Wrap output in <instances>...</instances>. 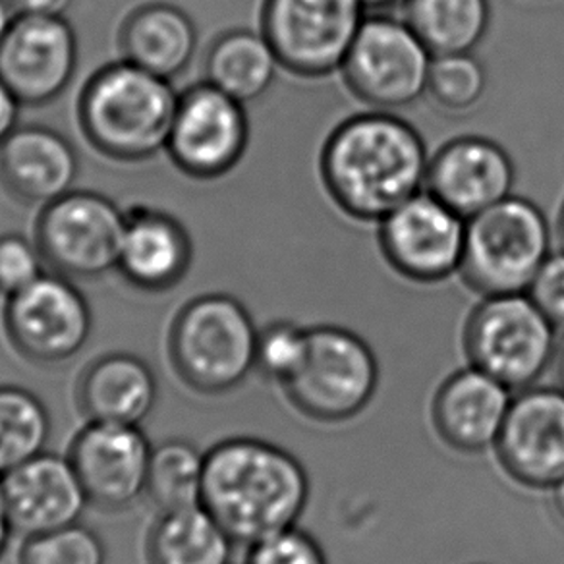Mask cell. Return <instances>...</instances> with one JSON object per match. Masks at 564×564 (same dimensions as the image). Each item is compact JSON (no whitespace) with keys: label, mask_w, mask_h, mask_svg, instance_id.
<instances>
[{"label":"cell","mask_w":564,"mask_h":564,"mask_svg":"<svg viewBox=\"0 0 564 564\" xmlns=\"http://www.w3.org/2000/svg\"><path fill=\"white\" fill-rule=\"evenodd\" d=\"M45 265L40 246H33L24 236H0V294L4 299L24 291L37 281Z\"/></svg>","instance_id":"cell-33"},{"label":"cell","mask_w":564,"mask_h":564,"mask_svg":"<svg viewBox=\"0 0 564 564\" xmlns=\"http://www.w3.org/2000/svg\"><path fill=\"white\" fill-rule=\"evenodd\" d=\"M74 0H12L17 14L33 17H64Z\"/></svg>","instance_id":"cell-36"},{"label":"cell","mask_w":564,"mask_h":564,"mask_svg":"<svg viewBox=\"0 0 564 564\" xmlns=\"http://www.w3.org/2000/svg\"><path fill=\"white\" fill-rule=\"evenodd\" d=\"M158 400L155 371L133 354H105L84 369L76 384V402L87 422L140 425Z\"/></svg>","instance_id":"cell-22"},{"label":"cell","mask_w":564,"mask_h":564,"mask_svg":"<svg viewBox=\"0 0 564 564\" xmlns=\"http://www.w3.org/2000/svg\"><path fill=\"white\" fill-rule=\"evenodd\" d=\"M246 564H329L322 543L292 525L250 545Z\"/></svg>","instance_id":"cell-32"},{"label":"cell","mask_w":564,"mask_h":564,"mask_svg":"<svg viewBox=\"0 0 564 564\" xmlns=\"http://www.w3.org/2000/svg\"><path fill=\"white\" fill-rule=\"evenodd\" d=\"M406 22L433 56L474 53L491 25L489 0H402Z\"/></svg>","instance_id":"cell-26"},{"label":"cell","mask_w":564,"mask_h":564,"mask_svg":"<svg viewBox=\"0 0 564 564\" xmlns=\"http://www.w3.org/2000/svg\"><path fill=\"white\" fill-rule=\"evenodd\" d=\"M377 225L381 256L406 281L440 284L460 271L466 219L427 189Z\"/></svg>","instance_id":"cell-12"},{"label":"cell","mask_w":564,"mask_h":564,"mask_svg":"<svg viewBox=\"0 0 564 564\" xmlns=\"http://www.w3.org/2000/svg\"><path fill=\"white\" fill-rule=\"evenodd\" d=\"M397 2H399V0H360V4L366 9V12H368V10L389 9V7L397 4Z\"/></svg>","instance_id":"cell-40"},{"label":"cell","mask_w":564,"mask_h":564,"mask_svg":"<svg viewBox=\"0 0 564 564\" xmlns=\"http://www.w3.org/2000/svg\"><path fill=\"white\" fill-rule=\"evenodd\" d=\"M235 540L204 505L165 510L145 541L148 564H230Z\"/></svg>","instance_id":"cell-24"},{"label":"cell","mask_w":564,"mask_h":564,"mask_svg":"<svg viewBox=\"0 0 564 564\" xmlns=\"http://www.w3.org/2000/svg\"><path fill=\"white\" fill-rule=\"evenodd\" d=\"M76 178V151L51 128L18 126L0 145V181L24 204H53L72 192Z\"/></svg>","instance_id":"cell-20"},{"label":"cell","mask_w":564,"mask_h":564,"mask_svg":"<svg viewBox=\"0 0 564 564\" xmlns=\"http://www.w3.org/2000/svg\"><path fill=\"white\" fill-rule=\"evenodd\" d=\"M556 376H558L561 387L564 389V343L563 346L558 348V352H556Z\"/></svg>","instance_id":"cell-41"},{"label":"cell","mask_w":564,"mask_h":564,"mask_svg":"<svg viewBox=\"0 0 564 564\" xmlns=\"http://www.w3.org/2000/svg\"><path fill=\"white\" fill-rule=\"evenodd\" d=\"M0 484L12 528L25 538L76 524L89 505L70 458L47 451L4 474Z\"/></svg>","instance_id":"cell-18"},{"label":"cell","mask_w":564,"mask_h":564,"mask_svg":"<svg viewBox=\"0 0 564 564\" xmlns=\"http://www.w3.org/2000/svg\"><path fill=\"white\" fill-rule=\"evenodd\" d=\"M151 453L140 425L87 422L72 441L68 458L89 505L105 512H124L148 494Z\"/></svg>","instance_id":"cell-14"},{"label":"cell","mask_w":564,"mask_h":564,"mask_svg":"<svg viewBox=\"0 0 564 564\" xmlns=\"http://www.w3.org/2000/svg\"><path fill=\"white\" fill-rule=\"evenodd\" d=\"M433 55L404 20L366 17L340 74L373 110L406 109L427 94Z\"/></svg>","instance_id":"cell-9"},{"label":"cell","mask_w":564,"mask_h":564,"mask_svg":"<svg viewBox=\"0 0 564 564\" xmlns=\"http://www.w3.org/2000/svg\"><path fill=\"white\" fill-rule=\"evenodd\" d=\"M551 491H553V497H551L553 510H555L556 518L561 520V524L564 525V479H561Z\"/></svg>","instance_id":"cell-39"},{"label":"cell","mask_w":564,"mask_h":564,"mask_svg":"<svg viewBox=\"0 0 564 564\" xmlns=\"http://www.w3.org/2000/svg\"><path fill=\"white\" fill-rule=\"evenodd\" d=\"M556 333L528 294L487 296L464 327V350L474 368L524 391L556 356Z\"/></svg>","instance_id":"cell-7"},{"label":"cell","mask_w":564,"mask_h":564,"mask_svg":"<svg viewBox=\"0 0 564 564\" xmlns=\"http://www.w3.org/2000/svg\"><path fill=\"white\" fill-rule=\"evenodd\" d=\"M250 143V120L243 102L209 82L181 94L166 153L182 173L213 181L230 173Z\"/></svg>","instance_id":"cell-13"},{"label":"cell","mask_w":564,"mask_h":564,"mask_svg":"<svg viewBox=\"0 0 564 564\" xmlns=\"http://www.w3.org/2000/svg\"><path fill=\"white\" fill-rule=\"evenodd\" d=\"M487 91V72L474 53L433 56L427 95L451 112H466L478 105Z\"/></svg>","instance_id":"cell-29"},{"label":"cell","mask_w":564,"mask_h":564,"mask_svg":"<svg viewBox=\"0 0 564 564\" xmlns=\"http://www.w3.org/2000/svg\"><path fill=\"white\" fill-rule=\"evenodd\" d=\"M205 455L186 440L163 441L151 453L148 494L159 512L202 505Z\"/></svg>","instance_id":"cell-28"},{"label":"cell","mask_w":564,"mask_h":564,"mask_svg":"<svg viewBox=\"0 0 564 564\" xmlns=\"http://www.w3.org/2000/svg\"><path fill=\"white\" fill-rule=\"evenodd\" d=\"M14 18H17V10H14L12 0H0V43L7 37Z\"/></svg>","instance_id":"cell-38"},{"label":"cell","mask_w":564,"mask_h":564,"mask_svg":"<svg viewBox=\"0 0 564 564\" xmlns=\"http://www.w3.org/2000/svg\"><path fill=\"white\" fill-rule=\"evenodd\" d=\"M22 105L18 101L9 86L0 78V145L18 128Z\"/></svg>","instance_id":"cell-35"},{"label":"cell","mask_w":564,"mask_h":564,"mask_svg":"<svg viewBox=\"0 0 564 564\" xmlns=\"http://www.w3.org/2000/svg\"><path fill=\"white\" fill-rule=\"evenodd\" d=\"M310 501V476L286 448L256 437H230L205 453L202 505L235 543L253 545L299 525Z\"/></svg>","instance_id":"cell-2"},{"label":"cell","mask_w":564,"mask_h":564,"mask_svg":"<svg viewBox=\"0 0 564 564\" xmlns=\"http://www.w3.org/2000/svg\"><path fill=\"white\" fill-rule=\"evenodd\" d=\"M20 564H107L101 535L82 522L25 538Z\"/></svg>","instance_id":"cell-30"},{"label":"cell","mask_w":564,"mask_h":564,"mask_svg":"<svg viewBox=\"0 0 564 564\" xmlns=\"http://www.w3.org/2000/svg\"><path fill=\"white\" fill-rule=\"evenodd\" d=\"M558 236H561V242H563L564 248V204L563 209H561V215H558Z\"/></svg>","instance_id":"cell-42"},{"label":"cell","mask_w":564,"mask_h":564,"mask_svg":"<svg viewBox=\"0 0 564 564\" xmlns=\"http://www.w3.org/2000/svg\"><path fill=\"white\" fill-rule=\"evenodd\" d=\"M495 453L512 481L553 489L564 479V389L528 387L512 397Z\"/></svg>","instance_id":"cell-15"},{"label":"cell","mask_w":564,"mask_h":564,"mask_svg":"<svg viewBox=\"0 0 564 564\" xmlns=\"http://www.w3.org/2000/svg\"><path fill=\"white\" fill-rule=\"evenodd\" d=\"M197 45L192 18L173 4H148L132 12L120 32V51L128 63L173 82L188 68Z\"/></svg>","instance_id":"cell-23"},{"label":"cell","mask_w":564,"mask_h":564,"mask_svg":"<svg viewBox=\"0 0 564 564\" xmlns=\"http://www.w3.org/2000/svg\"><path fill=\"white\" fill-rule=\"evenodd\" d=\"M181 94L128 61L95 72L79 97V126L102 155L140 163L166 151Z\"/></svg>","instance_id":"cell-3"},{"label":"cell","mask_w":564,"mask_h":564,"mask_svg":"<svg viewBox=\"0 0 564 564\" xmlns=\"http://www.w3.org/2000/svg\"><path fill=\"white\" fill-rule=\"evenodd\" d=\"M126 213L95 192H68L45 205L37 246L45 263L68 279L94 281L118 269Z\"/></svg>","instance_id":"cell-10"},{"label":"cell","mask_w":564,"mask_h":564,"mask_svg":"<svg viewBox=\"0 0 564 564\" xmlns=\"http://www.w3.org/2000/svg\"><path fill=\"white\" fill-rule=\"evenodd\" d=\"M512 391L507 384L468 366L441 384L432 404V420L440 440L464 455L495 448L509 414Z\"/></svg>","instance_id":"cell-19"},{"label":"cell","mask_w":564,"mask_h":564,"mask_svg":"<svg viewBox=\"0 0 564 564\" xmlns=\"http://www.w3.org/2000/svg\"><path fill=\"white\" fill-rule=\"evenodd\" d=\"M525 294L556 330H564V248L549 256Z\"/></svg>","instance_id":"cell-34"},{"label":"cell","mask_w":564,"mask_h":564,"mask_svg":"<svg viewBox=\"0 0 564 564\" xmlns=\"http://www.w3.org/2000/svg\"><path fill=\"white\" fill-rule=\"evenodd\" d=\"M279 68V58L263 33L235 30L220 35L209 48L205 82L246 105L269 91Z\"/></svg>","instance_id":"cell-25"},{"label":"cell","mask_w":564,"mask_h":564,"mask_svg":"<svg viewBox=\"0 0 564 564\" xmlns=\"http://www.w3.org/2000/svg\"><path fill=\"white\" fill-rule=\"evenodd\" d=\"M91 329L89 304L64 274L43 273L7 299L4 330L10 345L33 364L58 366L74 360L86 348Z\"/></svg>","instance_id":"cell-11"},{"label":"cell","mask_w":564,"mask_h":564,"mask_svg":"<svg viewBox=\"0 0 564 564\" xmlns=\"http://www.w3.org/2000/svg\"><path fill=\"white\" fill-rule=\"evenodd\" d=\"M14 533L12 522H10L9 509H7V501H4V494H2V484H0V561L9 549L10 538Z\"/></svg>","instance_id":"cell-37"},{"label":"cell","mask_w":564,"mask_h":564,"mask_svg":"<svg viewBox=\"0 0 564 564\" xmlns=\"http://www.w3.org/2000/svg\"><path fill=\"white\" fill-rule=\"evenodd\" d=\"M307 327L299 323L273 322L259 329L256 371L267 381H291L306 358Z\"/></svg>","instance_id":"cell-31"},{"label":"cell","mask_w":564,"mask_h":564,"mask_svg":"<svg viewBox=\"0 0 564 564\" xmlns=\"http://www.w3.org/2000/svg\"><path fill=\"white\" fill-rule=\"evenodd\" d=\"M517 166L509 151L484 135H458L430 159L425 189L470 219L512 196Z\"/></svg>","instance_id":"cell-17"},{"label":"cell","mask_w":564,"mask_h":564,"mask_svg":"<svg viewBox=\"0 0 564 564\" xmlns=\"http://www.w3.org/2000/svg\"><path fill=\"white\" fill-rule=\"evenodd\" d=\"M379 361L371 346L338 325L307 327L306 358L282 391L310 420L340 423L361 414L376 397Z\"/></svg>","instance_id":"cell-6"},{"label":"cell","mask_w":564,"mask_h":564,"mask_svg":"<svg viewBox=\"0 0 564 564\" xmlns=\"http://www.w3.org/2000/svg\"><path fill=\"white\" fill-rule=\"evenodd\" d=\"M78 40L64 17L17 14L0 43V78L22 107H43L70 86Z\"/></svg>","instance_id":"cell-16"},{"label":"cell","mask_w":564,"mask_h":564,"mask_svg":"<svg viewBox=\"0 0 564 564\" xmlns=\"http://www.w3.org/2000/svg\"><path fill=\"white\" fill-rule=\"evenodd\" d=\"M553 253L545 213L522 196L505 197L466 219L460 279L481 299L525 294Z\"/></svg>","instance_id":"cell-5"},{"label":"cell","mask_w":564,"mask_h":564,"mask_svg":"<svg viewBox=\"0 0 564 564\" xmlns=\"http://www.w3.org/2000/svg\"><path fill=\"white\" fill-rule=\"evenodd\" d=\"M192 263L186 228L166 213L145 205L126 212L118 269L135 289L163 292L184 279Z\"/></svg>","instance_id":"cell-21"},{"label":"cell","mask_w":564,"mask_h":564,"mask_svg":"<svg viewBox=\"0 0 564 564\" xmlns=\"http://www.w3.org/2000/svg\"><path fill=\"white\" fill-rule=\"evenodd\" d=\"M430 153L422 133L391 110L346 118L329 133L319 176L346 217L379 223L425 189Z\"/></svg>","instance_id":"cell-1"},{"label":"cell","mask_w":564,"mask_h":564,"mask_svg":"<svg viewBox=\"0 0 564 564\" xmlns=\"http://www.w3.org/2000/svg\"><path fill=\"white\" fill-rule=\"evenodd\" d=\"M51 430V414L37 394L18 384H0V478L41 455Z\"/></svg>","instance_id":"cell-27"},{"label":"cell","mask_w":564,"mask_h":564,"mask_svg":"<svg viewBox=\"0 0 564 564\" xmlns=\"http://www.w3.org/2000/svg\"><path fill=\"white\" fill-rule=\"evenodd\" d=\"M366 20L360 0H263L261 33L296 78L340 72Z\"/></svg>","instance_id":"cell-8"},{"label":"cell","mask_w":564,"mask_h":564,"mask_svg":"<svg viewBox=\"0 0 564 564\" xmlns=\"http://www.w3.org/2000/svg\"><path fill=\"white\" fill-rule=\"evenodd\" d=\"M259 329L248 307L228 294H205L176 315L169 333L174 373L192 391L220 397L256 371Z\"/></svg>","instance_id":"cell-4"}]
</instances>
